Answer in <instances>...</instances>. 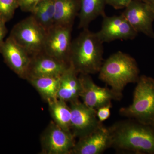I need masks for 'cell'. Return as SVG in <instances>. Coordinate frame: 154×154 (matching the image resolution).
Here are the masks:
<instances>
[{
  "mask_svg": "<svg viewBox=\"0 0 154 154\" xmlns=\"http://www.w3.org/2000/svg\"><path fill=\"white\" fill-rule=\"evenodd\" d=\"M72 28L53 25L47 31L43 51L59 60L69 63Z\"/></svg>",
  "mask_w": 154,
  "mask_h": 154,
  "instance_id": "obj_7",
  "label": "cell"
},
{
  "mask_svg": "<svg viewBox=\"0 0 154 154\" xmlns=\"http://www.w3.org/2000/svg\"><path fill=\"white\" fill-rule=\"evenodd\" d=\"M47 31L31 15L12 28L10 37L32 56L43 51Z\"/></svg>",
  "mask_w": 154,
  "mask_h": 154,
  "instance_id": "obj_5",
  "label": "cell"
},
{
  "mask_svg": "<svg viewBox=\"0 0 154 154\" xmlns=\"http://www.w3.org/2000/svg\"><path fill=\"white\" fill-rule=\"evenodd\" d=\"M131 0H107V5L116 10L124 9Z\"/></svg>",
  "mask_w": 154,
  "mask_h": 154,
  "instance_id": "obj_24",
  "label": "cell"
},
{
  "mask_svg": "<svg viewBox=\"0 0 154 154\" xmlns=\"http://www.w3.org/2000/svg\"><path fill=\"white\" fill-rule=\"evenodd\" d=\"M69 65L41 51L31 56L27 79L30 77H60Z\"/></svg>",
  "mask_w": 154,
  "mask_h": 154,
  "instance_id": "obj_14",
  "label": "cell"
},
{
  "mask_svg": "<svg viewBox=\"0 0 154 154\" xmlns=\"http://www.w3.org/2000/svg\"><path fill=\"white\" fill-rule=\"evenodd\" d=\"M145 2L147 3L149 5L153 4L154 3V0H143Z\"/></svg>",
  "mask_w": 154,
  "mask_h": 154,
  "instance_id": "obj_26",
  "label": "cell"
},
{
  "mask_svg": "<svg viewBox=\"0 0 154 154\" xmlns=\"http://www.w3.org/2000/svg\"><path fill=\"white\" fill-rule=\"evenodd\" d=\"M112 148L119 152L154 154V126L132 119L116 122L109 127Z\"/></svg>",
  "mask_w": 154,
  "mask_h": 154,
  "instance_id": "obj_1",
  "label": "cell"
},
{
  "mask_svg": "<svg viewBox=\"0 0 154 154\" xmlns=\"http://www.w3.org/2000/svg\"><path fill=\"white\" fill-rule=\"evenodd\" d=\"M112 107L111 105H106L100 107L96 110L97 117L99 121L103 122L107 120L110 115V109Z\"/></svg>",
  "mask_w": 154,
  "mask_h": 154,
  "instance_id": "obj_23",
  "label": "cell"
},
{
  "mask_svg": "<svg viewBox=\"0 0 154 154\" xmlns=\"http://www.w3.org/2000/svg\"><path fill=\"white\" fill-rule=\"evenodd\" d=\"M19 8L18 0H0V19L7 22L13 19Z\"/></svg>",
  "mask_w": 154,
  "mask_h": 154,
  "instance_id": "obj_21",
  "label": "cell"
},
{
  "mask_svg": "<svg viewBox=\"0 0 154 154\" xmlns=\"http://www.w3.org/2000/svg\"><path fill=\"white\" fill-rule=\"evenodd\" d=\"M80 1L81 8L78 16L79 29L88 28L91 22L98 17L106 15L105 8L107 5V0Z\"/></svg>",
  "mask_w": 154,
  "mask_h": 154,
  "instance_id": "obj_17",
  "label": "cell"
},
{
  "mask_svg": "<svg viewBox=\"0 0 154 154\" xmlns=\"http://www.w3.org/2000/svg\"><path fill=\"white\" fill-rule=\"evenodd\" d=\"M6 23V22L0 19V45L5 41L4 38L8 32Z\"/></svg>",
  "mask_w": 154,
  "mask_h": 154,
  "instance_id": "obj_25",
  "label": "cell"
},
{
  "mask_svg": "<svg viewBox=\"0 0 154 154\" xmlns=\"http://www.w3.org/2000/svg\"><path fill=\"white\" fill-rule=\"evenodd\" d=\"M0 53L13 72L27 79L31 56L23 47L9 36L0 45Z\"/></svg>",
  "mask_w": 154,
  "mask_h": 154,
  "instance_id": "obj_11",
  "label": "cell"
},
{
  "mask_svg": "<svg viewBox=\"0 0 154 154\" xmlns=\"http://www.w3.org/2000/svg\"><path fill=\"white\" fill-rule=\"evenodd\" d=\"M150 5L151 7H152V8L153 10L154 11V3L153 4H151V5Z\"/></svg>",
  "mask_w": 154,
  "mask_h": 154,
  "instance_id": "obj_27",
  "label": "cell"
},
{
  "mask_svg": "<svg viewBox=\"0 0 154 154\" xmlns=\"http://www.w3.org/2000/svg\"><path fill=\"white\" fill-rule=\"evenodd\" d=\"M79 73L71 63L60 76L57 99L70 103L79 100L81 90Z\"/></svg>",
  "mask_w": 154,
  "mask_h": 154,
  "instance_id": "obj_15",
  "label": "cell"
},
{
  "mask_svg": "<svg viewBox=\"0 0 154 154\" xmlns=\"http://www.w3.org/2000/svg\"><path fill=\"white\" fill-rule=\"evenodd\" d=\"M97 33L83 29L72 42L69 63L79 74L99 73L103 63L104 46Z\"/></svg>",
  "mask_w": 154,
  "mask_h": 154,
  "instance_id": "obj_2",
  "label": "cell"
},
{
  "mask_svg": "<svg viewBox=\"0 0 154 154\" xmlns=\"http://www.w3.org/2000/svg\"><path fill=\"white\" fill-rule=\"evenodd\" d=\"M60 77H30L27 80L48 102L57 99Z\"/></svg>",
  "mask_w": 154,
  "mask_h": 154,
  "instance_id": "obj_18",
  "label": "cell"
},
{
  "mask_svg": "<svg viewBox=\"0 0 154 154\" xmlns=\"http://www.w3.org/2000/svg\"><path fill=\"white\" fill-rule=\"evenodd\" d=\"M134 92L131 105L122 107L120 115L154 126V79L140 76Z\"/></svg>",
  "mask_w": 154,
  "mask_h": 154,
  "instance_id": "obj_4",
  "label": "cell"
},
{
  "mask_svg": "<svg viewBox=\"0 0 154 154\" xmlns=\"http://www.w3.org/2000/svg\"><path fill=\"white\" fill-rule=\"evenodd\" d=\"M75 137L54 122L48 125L41 139L42 152L46 154H69L75 145Z\"/></svg>",
  "mask_w": 154,
  "mask_h": 154,
  "instance_id": "obj_10",
  "label": "cell"
},
{
  "mask_svg": "<svg viewBox=\"0 0 154 154\" xmlns=\"http://www.w3.org/2000/svg\"><path fill=\"white\" fill-rule=\"evenodd\" d=\"M80 8V0H55L54 25L73 27Z\"/></svg>",
  "mask_w": 154,
  "mask_h": 154,
  "instance_id": "obj_16",
  "label": "cell"
},
{
  "mask_svg": "<svg viewBox=\"0 0 154 154\" xmlns=\"http://www.w3.org/2000/svg\"><path fill=\"white\" fill-rule=\"evenodd\" d=\"M112 146L110 128L102 124L91 133L80 138L75 143L72 154H101L112 148Z\"/></svg>",
  "mask_w": 154,
  "mask_h": 154,
  "instance_id": "obj_13",
  "label": "cell"
},
{
  "mask_svg": "<svg viewBox=\"0 0 154 154\" xmlns=\"http://www.w3.org/2000/svg\"><path fill=\"white\" fill-rule=\"evenodd\" d=\"M42 0H18L19 8L23 12L30 13Z\"/></svg>",
  "mask_w": 154,
  "mask_h": 154,
  "instance_id": "obj_22",
  "label": "cell"
},
{
  "mask_svg": "<svg viewBox=\"0 0 154 154\" xmlns=\"http://www.w3.org/2000/svg\"><path fill=\"white\" fill-rule=\"evenodd\" d=\"M71 131L75 137L81 138L103 124L97 117L96 110L79 100L70 102Z\"/></svg>",
  "mask_w": 154,
  "mask_h": 154,
  "instance_id": "obj_9",
  "label": "cell"
},
{
  "mask_svg": "<svg viewBox=\"0 0 154 154\" xmlns=\"http://www.w3.org/2000/svg\"><path fill=\"white\" fill-rule=\"evenodd\" d=\"M55 0H42L31 12V16L46 31L54 24Z\"/></svg>",
  "mask_w": 154,
  "mask_h": 154,
  "instance_id": "obj_20",
  "label": "cell"
},
{
  "mask_svg": "<svg viewBox=\"0 0 154 154\" xmlns=\"http://www.w3.org/2000/svg\"><path fill=\"white\" fill-rule=\"evenodd\" d=\"M54 122L66 131H71V112L66 102L58 99L48 102Z\"/></svg>",
  "mask_w": 154,
  "mask_h": 154,
  "instance_id": "obj_19",
  "label": "cell"
},
{
  "mask_svg": "<svg viewBox=\"0 0 154 154\" xmlns=\"http://www.w3.org/2000/svg\"><path fill=\"white\" fill-rule=\"evenodd\" d=\"M81 84L80 98L83 103L95 110L103 106L112 105L113 100L119 101L122 94H118L111 88H102L95 84L90 75L80 74Z\"/></svg>",
  "mask_w": 154,
  "mask_h": 154,
  "instance_id": "obj_6",
  "label": "cell"
},
{
  "mask_svg": "<svg viewBox=\"0 0 154 154\" xmlns=\"http://www.w3.org/2000/svg\"><path fill=\"white\" fill-rule=\"evenodd\" d=\"M138 33L154 39V11L143 0H131L121 14Z\"/></svg>",
  "mask_w": 154,
  "mask_h": 154,
  "instance_id": "obj_8",
  "label": "cell"
},
{
  "mask_svg": "<svg viewBox=\"0 0 154 154\" xmlns=\"http://www.w3.org/2000/svg\"><path fill=\"white\" fill-rule=\"evenodd\" d=\"M103 43L116 40H133L138 33L121 14L103 17L101 28L96 32Z\"/></svg>",
  "mask_w": 154,
  "mask_h": 154,
  "instance_id": "obj_12",
  "label": "cell"
},
{
  "mask_svg": "<svg viewBox=\"0 0 154 154\" xmlns=\"http://www.w3.org/2000/svg\"><path fill=\"white\" fill-rule=\"evenodd\" d=\"M135 59L128 54L118 51L103 62L99 79L119 94L128 84L137 83L140 76Z\"/></svg>",
  "mask_w": 154,
  "mask_h": 154,
  "instance_id": "obj_3",
  "label": "cell"
}]
</instances>
